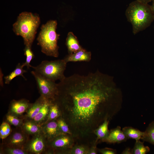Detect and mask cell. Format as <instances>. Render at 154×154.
Instances as JSON below:
<instances>
[{
  "label": "cell",
  "mask_w": 154,
  "mask_h": 154,
  "mask_svg": "<svg viewBox=\"0 0 154 154\" xmlns=\"http://www.w3.org/2000/svg\"><path fill=\"white\" fill-rule=\"evenodd\" d=\"M90 146L87 144L75 143L71 148L66 150L64 154H88Z\"/></svg>",
  "instance_id": "44dd1931"
},
{
  "label": "cell",
  "mask_w": 154,
  "mask_h": 154,
  "mask_svg": "<svg viewBox=\"0 0 154 154\" xmlns=\"http://www.w3.org/2000/svg\"><path fill=\"white\" fill-rule=\"evenodd\" d=\"M109 77L97 71L86 75L74 74L57 84L54 101L68 124L75 143L90 145L94 130L121 110L119 91Z\"/></svg>",
  "instance_id": "6da1fadb"
},
{
  "label": "cell",
  "mask_w": 154,
  "mask_h": 154,
  "mask_svg": "<svg viewBox=\"0 0 154 154\" xmlns=\"http://www.w3.org/2000/svg\"><path fill=\"white\" fill-rule=\"evenodd\" d=\"M153 2L151 7L152 9V10L153 12V15H154V0H153Z\"/></svg>",
  "instance_id": "836d02e7"
},
{
  "label": "cell",
  "mask_w": 154,
  "mask_h": 154,
  "mask_svg": "<svg viewBox=\"0 0 154 154\" xmlns=\"http://www.w3.org/2000/svg\"><path fill=\"white\" fill-rule=\"evenodd\" d=\"M98 152L102 154H116L117 153L116 149L106 147L102 149H98Z\"/></svg>",
  "instance_id": "f546056e"
},
{
  "label": "cell",
  "mask_w": 154,
  "mask_h": 154,
  "mask_svg": "<svg viewBox=\"0 0 154 154\" xmlns=\"http://www.w3.org/2000/svg\"><path fill=\"white\" fill-rule=\"evenodd\" d=\"M122 154H132V149L127 147L121 153Z\"/></svg>",
  "instance_id": "1f68e13d"
},
{
  "label": "cell",
  "mask_w": 154,
  "mask_h": 154,
  "mask_svg": "<svg viewBox=\"0 0 154 154\" xmlns=\"http://www.w3.org/2000/svg\"><path fill=\"white\" fill-rule=\"evenodd\" d=\"M23 68L22 64L19 63L15 69L12 72L5 77V83L9 84L14 78L19 76H21L25 80H26V78L23 75V74L26 72L27 71L23 69Z\"/></svg>",
  "instance_id": "ffe728a7"
},
{
  "label": "cell",
  "mask_w": 154,
  "mask_h": 154,
  "mask_svg": "<svg viewBox=\"0 0 154 154\" xmlns=\"http://www.w3.org/2000/svg\"><path fill=\"white\" fill-rule=\"evenodd\" d=\"M61 115V112L58 106L53 100L50 107L48 119L46 122L56 120Z\"/></svg>",
  "instance_id": "603a6c76"
},
{
  "label": "cell",
  "mask_w": 154,
  "mask_h": 154,
  "mask_svg": "<svg viewBox=\"0 0 154 154\" xmlns=\"http://www.w3.org/2000/svg\"><path fill=\"white\" fill-rule=\"evenodd\" d=\"M46 99L40 96L34 103L31 104L24 117L25 119L33 120L39 112Z\"/></svg>",
  "instance_id": "9a60e30c"
},
{
  "label": "cell",
  "mask_w": 154,
  "mask_h": 154,
  "mask_svg": "<svg viewBox=\"0 0 154 154\" xmlns=\"http://www.w3.org/2000/svg\"><path fill=\"white\" fill-rule=\"evenodd\" d=\"M141 139L154 145V121L149 124Z\"/></svg>",
  "instance_id": "7402d4cb"
},
{
  "label": "cell",
  "mask_w": 154,
  "mask_h": 154,
  "mask_svg": "<svg viewBox=\"0 0 154 154\" xmlns=\"http://www.w3.org/2000/svg\"><path fill=\"white\" fill-rule=\"evenodd\" d=\"M128 139L123 133L119 126L109 131L105 142L108 143H120Z\"/></svg>",
  "instance_id": "7c38bea8"
},
{
  "label": "cell",
  "mask_w": 154,
  "mask_h": 154,
  "mask_svg": "<svg viewBox=\"0 0 154 154\" xmlns=\"http://www.w3.org/2000/svg\"><path fill=\"white\" fill-rule=\"evenodd\" d=\"M91 58V52L82 48L73 53L69 54L63 59L67 63L70 62H88Z\"/></svg>",
  "instance_id": "4fadbf2b"
},
{
  "label": "cell",
  "mask_w": 154,
  "mask_h": 154,
  "mask_svg": "<svg viewBox=\"0 0 154 154\" xmlns=\"http://www.w3.org/2000/svg\"><path fill=\"white\" fill-rule=\"evenodd\" d=\"M97 144L95 142L90 147L88 154H96L98 152V148L96 147Z\"/></svg>",
  "instance_id": "4dcf8cb0"
},
{
  "label": "cell",
  "mask_w": 154,
  "mask_h": 154,
  "mask_svg": "<svg viewBox=\"0 0 154 154\" xmlns=\"http://www.w3.org/2000/svg\"></svg>",
  "instance_id": "e575fe53"
},
{
  "label": "cell",
  "mask_w": 154,
  "mask_h": 154,
  "mask_svg": "<svg viewBox=\"0 0 154 154\" xmlns=\"http://www.w3.org/2000/svg\"><path fill=\"white\" fill-rule=\"evenodd\" d=\"M10 124L6 121H3L0 127V138L3 140L7 137L12 131Z\"/></svg>",
  "instance_id": "83f0119b"
},
{
  "label": "cell",
  "mask_w": 154,
  "mask_h": 154,
  "mask_svg": "<svg viewBox=\"0 0 154 154\" xmlns=\"http://www.w3.org/2000/svg\"><path fill=\"white\" fill-rule=\"evenodd\" d=\"M24 55L26 56V59L25 62L22 64L23 67H27L28 69L32 67V66L30 64L31 60L34 57V55L31 50V46H25L24 49Z\"/></svg>",
  "instance_id": "4316f807"
},
{
  "label": "cell",
  "mask_w": 154,
  "mask_h": 154,
  "mask_svg": "<svg viewBox=\"0 0 154 154\" xmlns=\"http://www.w3.org/2000/svg\"><path fill=\"white\" fill-rule=\"evenodd\" d=\"M144 142L141 141L140 140L136 141L134 147L132 149V154H146L150 151V148L144 145Z\"/></svg>",
  "instance_id": "d4e9b609"
},
{
  "label": "cell",
  "mask_w": 154,
  "mask_h": 154,
  "mask_svg": "<svg viewBox=\"0 0 154 154\" xmlns=\"http://www.w3.org/2000/svg\"><path fill=\"white\" fill-rule=\"evenodd\" d=\"M122 131L126 136L129 139H134L135 141L141 139L144 134V132L130 126L125 127Z\"/></svg>",
  "instance_id": "d6986e66"
},
{
  "label": "cell",
  "mask_w": 154,
  "mask_h": 154,
  "mask_svg": "<svg viewBox=\"0 0 154 154\" xmlns=\"http://www.w3.org/2000/svg\"><path fill=\"white\" fill-rule=\"evenodd\" d=\"M66 44L69 54H72L83 48L79 44L77 37L72 32L68 33Z\"/></svg>",
  "instance_id": "e0dca14e"
},
{
  "label": "cell",
  "mask_w": 154,
  "mask_h": 154,
  "mask_svg": "<svg viewBox=\"0 0 154 154\" xmlns=\"http://www.w3.org/2000/svg\"><path fill=\"white\" fill-rule=\"evenodd\" d=\"M21 127L29 135H33L42 133L41 126L32 120L25 119Z\"/></svg>",
  "instance_id": "2e32d148"
},
{
  "label": "cell",
  "mask_w": 154,
  "mask_h": 154,
  "mask_svg": "<svg viewBox=\"0 0 154 154\" xmlns=\"http://www.w3.org/2000/svg\"><path fill=\"white\" fill-rule=\"evenodd\" d=\"M40 23V18L37 14L22 12L13 24V30L16 35L23 38L25 46H31Z\"/></svg>",
  "instance_id": "7a4b0ae2"
},
{
  "label": "cell",
  "mask_w": 154,
  "mask_h": 154,
  "mask_svg": "<svg viewBox=\"0 0 154 154\" xmlns=\"http://www.w3.org/2000/svg\"><path fill=\"white\" fill-rule=\"evenodd\" d=\"M31 73L36 81L40 96L46 99L54 100L57 92V84L44 77L34 70Z\"/></svg>",
  "instance_id": "52a82bcc"
},
{
  "label": "cell",
  "mask_w": 154,
  "mask_h": 154,
  "mask_svg": "<svg viewBox=\"0 0 154 154\" xmlns=\"http://www.w3.org/2000/svg\"><path fill=\"white\" fill-rule=\"evenodd\" d=\"M141 2L145 3H148L150 2L152 0H136Z\"/></svg>",
  "instance_id": "d6a6232c"
},
{
  "label": "cell",
  "mask_w": 154,
  "mask_h": 154,
  "mask_svg": "<svg viewBox=\"0 0 154 154\" xmlns=\"http://www.w3.org/2000/svg\"><path fill=\"white\" fill-rule=\"evenodd\" d=\"M31 104L24 99L13 100L11 102L8 112L19 117L27 112Z\"/></svg>",
  "instance_id": "8fae6325"
},
{
  "label": "cell",
  "mask_w": 154,
  "mask_h": 154,
  "mask_svg": "<svg viewBox=\"0 0 154 154\" xmlns=\"http://www.w3.org/2000/svg\"><path fill=\"white\" fill-rule=\"evenodd\" d=\"M24 147V149L29 154H46L48 141L42 133L32 135Z\"/></svg>",
  "instance_id": "9c48e42d"
},
{
  "label": "cell",
  "mask_w": 154,
  "mask_h": 154,
  "mask_svg": "<svg viewBox=\"0 0 154 154\" xmlns=\"http://www.w3.org/2000/svg\"><path fill=\"white\" fill-rule=\"evenodd\" d=\"M24 119V117L20 118L19 116L9 112H8L6 116V121L10 124L16 127H21Z\"/></svg>",
  "instance_id": "cb8c5ba5"
},
{
  "label": "cell",
  "mask_w": 154,
  "mask_h": 154,
  "mask_svg": "<svg viewBox=\"0 0 154 154\" xmlns=\"http://www.w3.org/2000/svg\"><path fill=\"white\" fill-rule=\"evenodd\" d=\"M56 120L60 130L63 133L72 135L68 124L61 116Z\"/></svg>",
  "instance_id": "f1b7e54d"
},
{
  "label": "cell",
  "mask_w": 154,
  "mask_h": 154,
  "mask_svg": "<svg viewBox=\"0 0 154 154\" xmlns=\"http://www.w3.org/2000/svg\"><path fill=\"white\" fill-rule=\"evenodd\" d=\"M29 136L21 127H17L7 137L3 139L2 145L24 149L29 139Z\"/></svg>",
  "instance_id": "ba28073f"
},
{
  "label": "cell",
  "mask_w": 154,
  "mask_h": 154,
  "mask_svg": "<svg viewBox=\"0 0 154 154\" xmlns=\"http://www.w3.org/2000/svg\"><path fill=\"white\" fill-rule=\"evenodd\" d=\"M153 13L151 7L137 0L130 3L125 12L127 21L131 24L135 35L145 29L151 21Z\"/></svg>",
  "instance_id": "3957f363"
},
{
  "label": "cell",
  "mask_w": 154,
  "mask_h": 154,
  "mask_svg": "<svg viewBox=\"0 0 154 154\" xmlns=\"http://www.w3.org/2000/svg\"><path fill=\"white\" fill-rule=\"evenodd\" d=\"M42 132L48 141L63 134L60 130L56 120L48 121L41 125ZM65 134V133H64Z\"/></svg>",
  "instance_id": "30bf717a"
},
{
  "label": "cell",
  "mask_w": 154,
  "mask_h": 154,
  "mask_svg": "<svg viewBox=\"0 0 154 154\" xmlns=\"http://www.w3.org/2000/svg\"><path fill=\"white\" fill-rule=\"evenodd\" d=\"M53 100L46 99L39 112L32 120L40 126L45 123Z\"/></svg>",
  "instance_id": "5bb4252c"
},
{
  "label": "cell",
  "mask_w": 154,
  "mask_h": 154,
  "mask_svg": "<svg viewBox=\"0 0 154 154\" xmlns=\"http://www.w3.org/2000/svg\"><path fill=\"white\" fill-rule=\"evenodd\" d=\"M75 144L72 135L61 134L47 142L46 154H64L66 150L71 148Z\"/></svg>",
  "instance_id": "8992f818"
},
{
  "label": "cell",
  "mask_w": 154,
  "mask_h": 154,
  "mask_svg": "<svg viewBox=\"0 0 154 154\" xmlns=\"http://www.w3.org/2000/svg\"><path fill=\"white\" fill-rule=\"evenodd\" d=\"M67 63L63 59L52 61L44 60L36 66L32 68L44 77L52 81L61 80L65 76L64 73Z\"/></svg>",
  "instance_id": "5b68a950"
},
{
  "label": "cell",
  "mask_w": 154,
  "mask_h": 154,
  "mask_svg": "<svg viewBox=\"0 0 154 154\" xmlns=\"http://www.w3.org/2000/svg\"><path fill=\"white\" fill-rule=\"evenodd\" d=\"M109 121L105 120L94 131V133L96 137V142L97 144L100 142H105L109 133L108 125Z\"/></svg>",
  "instance_id": "ac0fdd59"
},
{
  "label": "cell",
  "mask_w": 154,
  "mask_h": 154,
  "mask_svg": "<svg viewBox=\"0 0 154 154\" xmlns=\"http://www.w3.org/2000/svg\"><path fill=\"white\" fill-rule=\"evenodd\" d=\"M57 24L56 21L50 20L42 25L37 38L41 52L48 56L54 57L59 56L57 42L60 35L56 32Z\"/></svg>",
  "instance_id": "277c9868"
},
{
  "label": "cell",
  "mask_w": 154,
  "mask_h": 154,
  "mask_svg": "<svg viewBox=\"0 0 154 154\" xmlns=\"http://www.w3.org/2000/svg\"><path fill=\"white\" fill-rule=\"evenodd\" d=\"M0 154H29L25 149L21 148L9 147L2 145Z\"/></svg>",
  "instance_id": "484cf974"
}]
</instances>
